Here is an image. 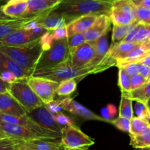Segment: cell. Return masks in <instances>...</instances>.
I'll list each match as a JSON object with an SVG mask.
<instances>
[{
	"label": "cell",
	"mask_w": 150,
	"mask_h": 150,
	"mask_svg": "<svg viewBox=\"0 0 150 150\" xmlns=\"http://www.w3.org/2000/svg\"><path fill=\"white\" fill-rule=\"evenodd\" d=\"M132 1L136 6H142L150 9V0H132Z\"/></svg>",
	"instance_id": "f907efd6"
},
{
	"label": "cell",
	"mask_w": 150,
	"mask_h": 150,
	"mask_svg": "<svg viewBox=\"0 0 150 150\" xmlns=\"http://www.w3.org/2000/svg\"><path fill=\"white\" fill-rule=\"evenodd\" d=\"M150 51H147L145 50L142 46V44H139L135 49H133L130 52H129L124 58L120 59V60H117V64L116 66L120 67V66H123V65L127 64L130 63H138L139 60L143 58L147 53Z\"/></svg>",
	"instance_id": "83f0119b"
},
{
	"label": "cell",
	"mask_w": 150,
	"mask_h": 150,
	"mask_svg": "<svg viewBox=\"0 0 150 150\" xmlns=\"http://www.w3.org/2000/svg\"><path fill=\"white\" fill-rule=\"evenodd\" d=\"M146 104H147L148 107H149V108L150 109V99H149V100H148V101H147V103H146Z\"/></svg>",
	"instance_id": "6f0895ef"
},
{
	"label": "cell",
	"mask_w": 150,
	"mask_h": 150,
	"mask_svg": "<svg viewBox=\"0 0 150 150\" xmlns=\"http://www.w3.org/2000/svg\"><path fill=\"white\" fill-rule=\"evenodd\" d=\"M36 20L40 26L47 31H52L61 26L67 25L64 18L62 15L52 10L51 12L36 18Z\"/></svg>",
	"instance_id": "44dd1931"
},
{
	"label": "cell",
	"mask_w": 150,
	"mask_h": 150,
	"mask_svg": "<svg viewBox=\"0 0 150 150\" xmlns=\"http://www.w3.org/2000/svg\"><path fill=\"white\" fill-rule=\"evenodd\" d=\"M112 124H114L117 129H119L120 130L123 131V132H130V119H127L126 118L121 117V116H119L118 118L114 119L112 122H111Z\"/></svg>",
	"instance_id": "74e56055"
},
{
	"label": "cell",
	"mask_w": 150,
	"mask_h": 150,
	"mask_svg": "<svg viewBox=\"0 0 150 150\" xmlns=\"http://www.w3.org/2000/svg\"><path fill=\"white\" fill-rule=\"evenodd\" d=\"M95 54V43L85 41L71 53L70 61L72 65L78 69L90 67L89 65L93 60Z\"/></svg>",
	"instance_id": "7c38bea8"
},
{
	"label": "cell",
	"mask_w": 150,
	"mask_h": 150,
	"mask_svg": "<svg viewBox=\"0 0 150 150\" xmlns=\"http://www.w3.org/2000/svg\"><path fill=\"white\" fill-rule=\"evenodd\" d=\"M133 101L131 99L122 96L120 106V116L131 120L134 116L133 107Z\"/></svg>",
	"instance_id": "4dcf8cb0"
},
{
	"label": "cell",
	"mask_w": 150,
	"mask_h": 150,
	"mask_svg": "<svg viewBox=\"0 0 150 150\" xmlns=\"http://www.w3.org/2000/svg\"><path fill=\"white\" fill-rule=\"evenodd\" d=\"M27 82L44 104L53 101L57 95V90L59 86L58 82L45 78L32 76L28 78Z\"/></svg>",
	"instance_id": "30bf717a"
},
{
	"label": "cell",
	"mask_w": 150,
	"mask_h": 150,
	"mask_svg": "<svg viewBox=\"0 0 150 150\" xmlns=\"http://www.w3.org/2000/svg\"><path fill=\"white\" fill-rule=\"evenodd\" d=\"M0 132H2L7 138H14L21 141L42 138L36 133H34L33 132L23 126L3 121H0Z\"/></svg>",
	"instance_id": "9a60e30c"
},
{
	"label": "cell",
	"mask_w": 150,
	"mask_h": 150,
	"mask_svg": "<svg viewBox=\"0 0 150 150\" xmlns=\"http://www.w3.org/2000/svg\"><path fill=\"white\" fill-rule=\"evenodd\" d=\"M85 41H86V38H85L84 32L76 33L67 37V43H68V47L70 54L74 51V50L76 48H78L79 46L83 44Z\"/></svg>",
	"instance_id": "d590c367"
},
{
	"label": "cell",
	"mask_w": 150,
	"mask_h": 150,
	"mask_svg": "<svg viewBox=\"0 0 150 150\" xmlns=\"http://www.w3.org/2000/svg\"><path fill=\"white\" fill-rule=\"evenodd\" d=\"M97 1H103V2H108V3H112V2H114V1H116V0H97Z\"/></svg>",
	"instance_id": "db71d44e"
},
{
	"label": "cell",
	"mask_w": 150,
	"mask_h": 150,
	"mask_svg": "<svg viewBox=\"0 0 150 150\" xmlns=\"http://www.w3.org/2000/svg\"><path fill=\"white\" fill-rule=\"evenodd\" d=\"M1 115H2V113L0 112V121H1Z\"/></svg>",
	"instance_id": "680465c9"
},
{
	"label": "cell",
	"mask_w": 150,
	"mask_h": 150,
	"mask_svg": "<svg viewBox=\"0 0 150 150\" xmlns=\"http://www.w3.org/2000/svg\"><path fill=\"white\" fill-rule=\"evenodd\" d=\"M130 146L135 149L150 148V126L139 135H130Z\"/></svg>",
	"instance_id": "f1b7e54d"
},
{
	"label": "cell",
	"mask_w": 150,
	"mask_h": 150,
	"mask_svg": "<svg viewBox=\"0 0 150 150\" xmlns=\"http://www.w3.org/2000/svg\"><path fill=\"white\" fill-rule=\"evenodd\" d=\"M0 50L20 66L26 72L29 77L35 71L37 62L43 51L40 43V38L31 44L20 46L0 45Z\"/></svg>",
	"instance_id": "7a4b0ae2"
},
{
	"label": "cell",
	"mask_w": 150,
	"mask_h": 150,
	"mask_svg": "<svg viewBox=\"0 0 150 150\" xmlns=\"http://www.w3.org/2000/svg\"><path fill=\"white\" fill-rule=\"evenodd\" d=\"M139 74L145 77L146 79H149L150 76V67L140 63V69H139Z\"/></svg>",
	"instance_id": "681fc988"
},
{
	"label": "cell",
	"mask_w": 150,
	"mask_h": 150,
	"mask_svg": "<svg viewBox=\"0 0 150 150\" xmlns=\"http://www.w3.org/2000/svg\"><path fill=\"white\" fill-rule=\"evenodd\" d=\"M17 140L11 138H0V150H15Z\"/></svg>",
	"instance_id": "7bdbcfd3"
},
{
	"label": "cell",
	"mask_w": 150,
	"mask_h": 150,
	"mask_svg": "<svg viewBox=\"0 0 150 150\" xmlns=\"http://www.w3.org/2000/svg\"><path fill=\"white\" fill-rule=\"evenodd\" d=\"M142 23H137L134 26V27L131 29L130 32H129L128 35L126 36V38H125L123 42H127V43H133L135 42V38H136V35H137L138 32L140 29L141 26H142Z\"/></svg>",
	"instance_id": "c3c4849f"
},
{
	"label": "cell",
	"mask_w": 150,
	"mask_h": 150,
	"mask_svg": "<svg viewBox=\"0 0 150 150\" xmlns=\"http://www.w3.org/2000/svg\"><path fill=\"white\" fill-rule=\"evenodd\" d=\"M28 7V0H8L1 6V11L13 19L23 18Z\"/></svg>",
	"instance_id": "7402d4cb"
},
{
	"label": "cell",
	"mask_w": 150,
	"mask_h": 150,
	"mask_svg": "<svg viewBox=\"0 0 150 150\" xmlns=\"http://www.w3.org/2000/svg\"><path fill=\"white\" fill-rule=\"evenodd\" d=\"M70 57V53L67 38L55 41L49 49L42 51L39 60L37 62L35 71L52 69L67 61Z\"/></svg>",
	"instance_id": "277c9868"
},
{
	"label": "cell",
	"mask_w": 150,
	"mask_h": 150,
	"mask_svg": "<svg viewBox=\"0 0 150 150\" xmlns=\"http://www.w3.org/2000/svg\"><path fill=\"white\" fill-rule=\"evenodd\" d=\"M139 44L136 42L127 43V42H121L112 49H108V52L106 53L108 55L111 56L113 59L117 60L122 59L132 51L133 49L136 48Z\"/></svg>",
	"instance_id": "4316f807"
},
{
	"label": "cell",
	"mask_w": 150,
	"mask_h": 150,
	"mask_svg": "<svg viewBox=\"0 0 150 150\" xmlns=\"http://www.w3.org/2000/svg\"><path fill=\"white\" fill-rule=\"evenodd\" d=\"M96 67H87L84 69H78L72 65L70 57L69 60L59 66L48 70L34 71L32 76L45 78L58 83L67 79H76L79 82L90 74H96Z\"/></svg>",
	"instance_id": "3957f363"
},
{
	"label": "cell",
	"mask_w": 150,
	"mask_h": 150,
	"mask_svg": "<svg viewBox=\"0 0 150 150\" xmlns=\"http://www.w3.org/2000/svg\"><path fill=\"white\" fill-rule=\"evenodd\" d=\"M1 121L20 125V126L29 129L34 133H36L37 135L40 136L42 138H45V139H61V135L41 126L38 123L34 121L31 118H29L27 114L23 116H15L2 113Z\"/></svg>",
	"instance_id": "ba28073f"
},
{
	"label": "cell",
	"mask_w": 150,
	"mask_h": 150,
	"mask_svg": "<svg viewBox=\"0 0 150 150\" xmlns=\"http://www.w3.org/2000/svg\"><path fill=\"white\" fill-rule=\"evenodd\" d=\"M135 6L136 21L150 25V9L142 6Z\"/></svg>",
	"instance_id": "e575fe53"
},
{
	"label": "cell",
	"mask_w": 150,
	"mask_h": 150,
	"mask_svg": "<svg viewBox=\"0 0 150 150\" xmlns=\"http://www.w3.org/2000/svg\"><path fill=\"white\" fill-rule=\"evenodd\" d=\"M0 70L9 71L12 72L16 75L18 79L29 78L26 72L1 50H0Z\"/></svg>",
	"instance_id": "603a6c76"
},
{
	"label": "cell",
	"mask_w": 150,
	"mask_h": 150,
	"mask_svg": "<svg viewBox=\"0 0 150 150\" xmlns=\"http://www.w3.org/2000/svg\"><path fill=\"white\" fill-rule=\"evenodd\" d=\"M134 101L133 113L138 118L143 119L150 123V109L146 103L141 102L138 101Z\"/></svg>",
	"instance_id": "d6a6232c"
},
{
	"label": "cell",
	"mask_w": 150,
	"mask_h": 150,
	"mask_svg": "<svg viewBox=\"0 0 150 150\" xmlns=\"http://www.w3.org/2000/svg\"><path fill=\"white\" fill-rule=\"evenodd\" d=\"M122 96L131 99L133 101H141L146 104L150 99V79L138 89L130 92L122 93Z\"/></svg>",
	"instance_id": "484cf974"
},
{
	"label": "cell",
	"mask_w": 150,
	"mask_h": 150,
	"mask_svg": "<svg viewBox=\"0 0 150 150\" xmlns=\"http://www.w3.org/2000/svg\"><path fill=\"white\" fill-rule=\"evenodd\" d=\"M7 138V137H6L5 135L2 133V132H0V138Z\"/></svg>",
	"instance_id": "9f6ffc18"
},
{
	"label": "cell",
	"mask_w": 150,
	"mask_h": 150,
	"mask_svg": "<svg viewBox=\"0 0 150 150\" xmlns=\"http://www.w3.org/2000/svg\"><path fill=\"white\" fill-rule=\"evenodd\" d=\"M78 80L76 79H67L59 83L57 94L59 96H67L76 91Z\"/></svg>",
	"instance_id": "f546056e"
},
{
	"label": "cell",
	"mask_w": 150,
	"mask_h": 150,
	"mask_svg": "<svg viewBox=\"0 0 150 150\" xmlns=\"http://www.w3.org/2000/svg\"><path fill=\"white\" fill-rule=\"evenodd\" d=\"M139 22L135 21L130 24L125 25H115L114 24L112 32V38H111V44L109 46V49L114 48L115 46L122 42L125 38H126L131 29L134 27L135 25Z\"/></svg>",
	"instance_id": "cb8c5ba5"
},
{
	"label": "cell",
	"mask_w": 150,
	"mask_h": 150,
	"mask_svg": "<svg viewBox=\"0 0 150 150\" xmlns=\"http://www.w3.org/2000/svg\"><path fill=\"white\" fill-rule=\"evenodd\" d=\"M98 16L99 15L97 14L83 15L69 22L66 25L68 36L76 33L86 32L93 24Z\"/></svg>",
	"instance_id": "ffe728a7"
},
{
	"label": "cell",
	"mask_w": 150,
	"mask_h": 150,
	"mask_svg": "<svg viewBox=\"0 0 150 150\" xmlns=\"http://www.w3.org/2000/svg\"><path fill=\"white\" fill-rule=\"evenodd\" d=\"M118 85L121 89L122 93L130 92V76L124 69V68H119Z\"/></svg>",
	"instance_id": "836d02e7"
},
{
	"label": "cell",
	"mask_w": 150,
	"mask_h": 150,
	"mask_svg": "<svg viewBox=\"0 0 150 150\" xmlns=\"http://www.w3.org/2000/svg\"><path fill=\"white\" fill-rule=\"evenodd\" d=\"M135 150H142V149H136Z\"/></svg>",
	"instance_id": "94428289"
},
{
	"label": "cell",
	"mask_w": 150,
	"mask_h": 150,
	"mask_svg": "<svg viewBox=\"0 0 150 150\" xmlns=\"http://www.w3.org/2000/svg\"><path fill=\"white\" fill-rule=\"evenodd\" d=\"M138 63H142V64L146 65V66L150 67V52L147 53L143 58L141 59L138 61Z\"/></svg>",
	"instance_id": "f5cc1de1"
},
{
	"label": "cell",
	"mask_w": 150,
	"mask_h": 150,
	"mask_svg": "<svg viewBox=\"0 0 150 150\" xmlns=\"http://www.w3.org/2000/svg\"><path fill=\"white\" fill-rule=\"evenodd\" d=\"M7 1H8V0H0V4H1V6L4 5V4H5Z\"/></svg>",
	"instance_id": "11a10c76"
},
{
	"label": "cell",
	"mask_w": 150,
	"mask_h": 150,
	"mask_svg": "<svg viewBox=\"0 0 150 150\" xmlns=\"http://www.w3.org/2000/svg\"><path fill=\"white\" fill-rule=\"evenodd\" d=\"M117 115V109L114 104H108L101 110V116L107 122L111 123Z\"/></svg>",
	"instance_id": "8d00e7d4"
},
{
	"label": "cell",
	"mask_w": 150,
	"mask_h": 150,
	"mask_svg": "<svg viewBox=\"0 0 150 150\" xmlns=\"http://www.w3.org/2000/svg\"><path fill=\"white\" fill-rule=\"evenodd\" d=\"M15 149L22 150H64L61 139H38L21 141L17 140Z\"/></svg>",
	"instance_id": "4fadbf2b"
},
{
	"label": "cell",
	"mask_w": 150,
	"mask_h": 150,
	"mask_svg": "<svg viewBox=\"0 0 150 150\" xmlns=\"http://www.w3.org/2000/svg\"><path fill=\"white\" fill-rule=\"evenodd\" d=\"M112 3L97 0H62L53 10L62 15L66 23L87 14H107L109 16Z\"/></svg>",
	"instance_id": "6da1fadb"
},
{
	"label": "cell",
	"mask_w": 150,
	"mask_h": 150,
	"mask_svg": "<svg viewBox=\"0 0 150 150\" xmlns=\"http://www.w3.org/2000/svg\"><path fill=\"white\" fill-rule=\"evenodd\" d=\"M95 43V54L94 56L93 60L91 62L89 66L90 67H94L97 66L101 61L104 57L105 56L106 53L108 51V40H107V35H103L98 40L94 41Z\"/></svg>",
	"instance_id": "d4e9b609"
},
{
	"label": "cell",
	"mask_w": 150,
	"mask_h": 150,
	"mask_svg": "<svg viewBox=\"0 0 150 150\" xmlns=\"http://www.w3.org/2000/svg\"><path fill=\"white\" fill-rule=\"evenodd\" d=\"M27 79L28 78L18 79L11 83L8 92L17 100L27 113H29L42 106L44 103L29 86Z\"/></svg>",
	"instance_id": "5b68a950"
},
{
	"label": "cell",
	"mask_w": 150,
	"mask_h": 150,
	"mask_svg": "<svg viewBox=\"0 0 150 150\" xmlns=\"http://www.w3.org/2000/svg\"><path fill=\"white\" fill-rule=\"evenodd\" d=\"M15 150H22V149H15Z\"/></svg>",
	"instance_id": "be15d7a7"
},
{
	"label": "cell",
	"mask_w": 150,
	"mask_h": 150,
	"mask_svg": "<svg viewBox=\"0 0 150 150\" xmlns=\"http://www.w3.org/2000/svg\"><path fill=\"white\" fill-rule=\"evenodd\" d=\"M142 150H150V148H145V149H142Z\"/></svg>",
	"instance_id": "91938a15"
},
{
	"label": "cell",
	"mask_w": 150,
	"mask_h": 150,
	"mask_svg": "<svg viewBox=\"0 0 150 150\" xmlns=\"http://www.w3.org/2000/svg\"><path fill=\"white\" fill-rule=\"evenodd\" d=\"M60 104H61L62 108L63 110H66V111L69 112L73 115L80 116L83 119L107 122L102 116H99L98 115L95 114V113L92 112L90 110L85 107L82 104H79V102L73 100L70 97H66L62 99H60Z\"/></svg>",
	"instance_id": "5bb4252c"
},
{
	"label": "cell",
	"mask_w": 150,
	"mask_h": 150,
	"mask_svg": "<svg viewBox=\"0 0 150 150\" xmlns=\"http://www.w3.org/2000/svg\"><path fill=\"white\" fill-rule=\"evenodd\" d=\"M61 144L64 150H87L95 144V140L72 125L62 128Z\"/></svg>",
	"instance_id": "8992f818"
},
{
	"label": "cell",
	"mask_w": 150,
	"mask_h": 150,
	"mask_svg": "<svg viewBox=\"0 0 150 150\" xmlns=\"http://www.w3.org/2000/svg\"><path fill=\"white\" fill-rule=\"evenodd\" d=\"M149 126L150 123L149 122L136 116H133V119L130 120V129L129 134L133 135H139Z\"/></svg>",
	"instance_id": "1f68e13d"
},
{
	"label": "cell",
	"mask_w": 150,
	"mask_h": 150,
	"mask_svg": "<svg viewBox=\"0 0 150 150\" xmlns=\"http://www.w3.org/2000/svg\"><path fill=\"white\" fill-rule=\"evenodd\" d=\"M45 107L51 112L54 115L57 114V113L62 112V106L60 104V99L59 100H53V101H50V102L47 103V104H44Z\"/></svg>",
	"instance_id": "bcb514c9"
},
{
	"label": "cell",
	"mask_w": 150,
	"mask_h": 150,
	"mask_svg": "<svg viewBox=\"0 0 150 150\" xmlns=\"http://www.w3.org/2000/svg\"><path fill=\"white\" fill-rule=\"evenodd\" d=\"M54 117H55V119L57 121V123H58L60 126H62V127L67 126L75 125L73 121L72 120L70 117H68L67 116L64 115V113H62V112L54 115Z\"/></svg>",
	"instance_id": "b9f144b4"
},
{
	"label": "cell",
	"mask_w": 150,
	"mask_h": 150,
	"mask_svg": "<svg viewBox=\"0 0 150 150\" xmlns=\"http://www.w3.org/2000/svg\"><path fill=\"white\" fill-rule=\"evenodd\" d=\"M62 0H28V7L23 18H38L50 13Z\"/></svg>",
	"instance_id": "e0dca14e"
},
{
	"label": "cell",
	"mask_w": 150,
	"mask_h": 150,
	"mask_svg": "<svg viewBox=\"0 0 150 150\" xmlns=\"http://www.w3.org/2000/svg\"><path fill=\"white\" fill-rule=\"evenodd\" d=\"M51 38L55 41H59V40H62L64 38H67L68 35H67V31L66 26H61L57 29H54L51 32Z\"/></svg>",
	"instance_id": "ee69618b"
},
{
	"label": "cell",
	"mask_w": 150,
	"mask_h": 150,
	"mask_svg": "<svg viewBox=\"0 0 150 150\" xmlns=\"http://www.w3.org/2000/svg\"><path fill=\"white\" fill-rule=\"evenodd\" d=\"M10 86V83L4 82V80H2V79L0 78V94H1V93L8 92Z\"/></svg>",
	"instance_id": "816d5d0a"
},
{
	"label": "cell",
	"mask_w": 150,
	"mask_h": 150,
	"mask_svg": "<svg viewBox=\"0 0 150 150\" xmlns=\"http://www.w3.org/2000/svg\"><path fill=\"white\" fill-rule=\"evenodd\" d=\"M1 4H0V8H1Z\"/></svg>",
	"instance_id": "6125c7cd"
},
{
	"label": "cell",
	"mask_w": 150,
	"mask_h": 150,
	"mask_svg": "<svg viewBox=\"0 0 150 150\" xmlns=\"http://www.w3.org/2000/svg\"><path fill=\"white\" fill-rule=\"evenodd\" d=\"M148 79L144 77L140 74H138L135 76H131L130 77V89H131V91L138 89L140 87H142L144 84L146 83Z\"/></svg>",
	"instance_id": "ab89813d"
},
{
	"label": "cell",
	"mask_w": 150,
	"mask_h": 150,
	"mask_svg": "<svg viewBox=\"0 0 150 150\" xmlns=\"http://www.w3.org/2000/svg\"><path fill=\"white\" fill-rule=\"evenodd\" d=\"M28 116L42 127L53 131L62 136V126L56 121L54 115L45 107V104L27 113Z\"/></svg>",
	"instance_id": "8fae6325"
},
{
	"label": "cell",
	"mask_w": 150,
	"mask_h": 150,
	"mask_svg": "<svg viewBox=\"0 0 150 150\" xmlns=\"http://www.w3.org/2000/svg\"><path fill=\"white\" fill-rule=\"evenodd\" d=\"M111 23V21L108 15H99L91 27L84 32L86 41L94 42L103 35H107L110 30Z\"/></svg>",
	"instance_id": "2e32d148"
},
{
	"label": "cell",
	"mask_w": 150,
	"mask_h": 150,
	"mask_svg": "<svg viewBox=\"0 0 150 150\" xmlns=\"http://www.w3.org/2000/svg\"><path fill=\"white\" fill-rule=\"evenodd\" d=\"M120 67L124 68V69L125 70V71L127 72V74L131 77V76H135V75L139 74L140 63H127V64L123 65V66H120Z\"/></svg>",
	"instance_id": "f6af8a7d"
},
{
	"label": "cell",
	"mask_w": 150,
	"mask_h": 150,
	"mask_svg": "<svg viewBox=\"0 0 150 150\" xmlns=\"http://www.w3.org/2000/svg\"><path fill=\"white\" fill-rule=\"evenodd\" d=\"M51 31H46L42 36L40 38V43L41 46L43 51L45 50H48L52 46L53 44H54V41L51 38Z\"/></svg>",
	"instance_id": "60d3db41"
},
{
	"label": "cell",
	"mask_w": 150,
	"mask_h": 150,
	"mask_svg": "<svg viewBox=\"0 0 150 150\" xmlns=\"http://www.w3.org/2000/svg\"><path fill=\"white\" fill-rule=\"evenodd\" d=\"M0 112L3 114L23 116L27 114L25 109L9 92L0 94Z\"/></svg>",
	"instance_id": "d6986e66"
},
{
	"label": "cell",
	"mask_w": 150,
	"mask_h": 150,
	"mask_svg": "<svg viewBox=\"0 0 150 150\" xmlns=\"http://www.w3.org/2000/svg\"><path fill=\"white\" fill-rule=\"evenodd\" d=\"M109 17L115 25L130 24L136 21L135 6L132 0H116L111 4Z\"/></svg>",
	"instance_id": "52a82bcc"
},
{
	"label": "cell",
	"mask_w": 150,
	"mask_h": 150,
	"mask_svg": "<svg viewBox=\"0 0 150 150\" xmlns=\"http://www.w3.org/2000/svg\"><path fill=\"white\" fill-rule=\"evenodd\" d=\"M0 78L2 80H4V82H8V83L10 84L18 79L14 74L9 71L5 70H0Z\"/></svg>",
	"instance_id": "7dc6e473"
},
{
	"label": "cell",
	"mask_w": 150,
	"mask_h": 150,
	"mask_svg": "<svg viewBox=\"0 0 150 150\" xmlns=\"http://www.w3.org/2000/svg\"><path fill=\"white\" fill-rule=\"evenodd\" d=\"M33 18L13 19L5 16L0 8V40L5 38L12 32L23 29Z\"/></svg>",
	"instance_id": "ac0fdd59"
},
{
	"label": "cell",
	"mask_w": 150,
	"mask_h": 150,
	"mask_svg": "<svg viewBox=\"0 0 150 150\" xmlns=\"http://www.w3.org/2000/svg\"><path fill=\"white\" fill-rule=\"evenodd\" d=\"M149 79H150V76H149ZM149 79H148V80H149Z\"/></svg>",
	"instance_id": "e7e4bbea"
},
{
	"label": "cell",
	"mask_w": 150,
	"mask_h": 150,
	"mask_svg": "<svg viewBox=\"0 0 150 150\" xmlns=\"http://www.w3.org/2000/svg\"><path fill=\"white\" fill-rule=\"evenodd\" d=\"M47 30L41 26H38L31 30L21 29L12 32L5 38L0 40V45L7 46H20L27 45L39 39Z\"/></svg>",
	"instance_id": "9c48e42d"
},
{
	"label": "cell",
	"mask_w": 150,
	"mask_h": 150,
	"mask_svg": "<svg viewBox=\"0 0 150 150\" xmlns=\"http://www.w3.org/2000/svg\"><path fill=\"white\" fill-rule=\"evenodd\" d=\"M149 34L150 25L142 24V26H141L140 29L139 30V32H138L137 35L136 36V38H135V42L139 44L145 42L146 40L148 38V37H149Z\"/></svg>",
	"instance_id": "f35d334b"
}]
</instances>
